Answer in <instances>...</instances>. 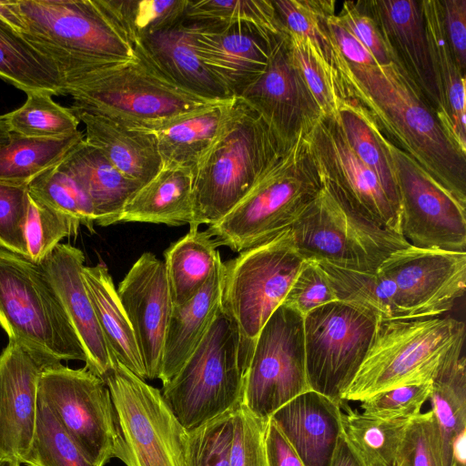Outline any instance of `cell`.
<instances>
[{
	"instance_id": "46",
	"label": "cell",
	"mask_w": 466,
	"mask_h": 466,
	"mask_svg": "<svg viewBox=\"0 0 466 466\" xmlns=\"http://www.w3.org/2000/svg\"><path fill=\"white\" fill-rule=\"evenodd\" d=\"M272 1L285 30L309 38L333 64V44L326 22L329 16L335 14V2L332 0Z\"/></svg>"
},
{
	"instance_id": "62",
	"label": "cell",
	"mask_w": 466,
	"mask_h": 466,
	"mask_svg": "<svg viewBox=\"0 0 466 466\" xmlns=\"http://www.w3.org/2000/svg\"><path fill=\"white\" fill-rule=\"evenodd\" d=\"M8 460L9 459H6V458H1L0 459V466H7Z\"/></svg>"
},
{
	"instance_id": "8",
	"label": "cell",
	"mask_w": 466,
	"mask_h": 466,
	"mask_svg": "<svg viewBox=\"0 0 466 466\" xmlns=\"http://www.w3.org/2000/svg\"><path fill=\"white\" fill-rule=\"evenodd\" d=\"M0 326L8 339L56 360L84 348L40 264L0 247Z\"/></svg>"
},
{
	"instance_id": "51",
	"label": "cell",
	"mask_w": 466,
	"mask_h": 466,
	"mask_svg": "<svg viewBox=\"0 0 466 466\" xmlns=\"http://www.w3.org/2000/svg\"><path fill=\"white\" fill-rule=\"evenodd\" d=\"M337 300L322 268L315 261L306 260L282 304L304 317L311 310Z\"/></svg>"
},
{
	"instance_id": "43",
	"label": "cell",
	"mask_w": 466,
	"mask_h": 466,
	"mask_svg": "<svg viewBox=\"0 0 466 466\" xmlns=\"http://www.w3.org/2000/svg\"><path fill=\"white\" fill-rule=\"evenodd\" d=\"M184 20L190 23H248L275 35L286 33L272 0H187Z\"/></svg>"
},
{
	"instance_id": "21",
	"label": "cell",
	"mask_w": 466,
	"mask_h": 466,
	"mask_svg": "<svg viewBox=\"0 0 466 466\" xmlns=\"http://www.w3.org/2000/svg\"><path fill=\"white\" fill-rule=\"evenodd\" d=\"M359 4L376 23L391 61L406 71L451 138L430 54L421 1L360 0Z\"/></svg>"
},
{
	"instance_id": "9",
	"label": "cell",
	"mask_w": 466,
	"mask_h": 466,
	"mask_svg": "<svg viewBox=\"0 0 466 466\" xmlns=\"http://www.w3.org/2000/svg\"><path fill=\"white\" fill-rule=\"evenodd\" d=\"M305 261L287 228L223 262L220 309L238 329L247 367L260 329L283 303Z\"/></svg>"
},
{
	"instance_id": "42",
	"label": "cell",
	"mask_w": 466,
	"mask_h": 466,
	"mask_svg": "<svg viewBox=\"0 0 466 466\" xmlns=\"http://www.w3.org/2000/svg\"><path fill=\"white\" fill-rule=\"evenodd\" d=\"M27 189L50 208L77 219L94 232L96 218L90 198L64 160L36 177Z\"/></svg>"
},
{
	"instance_id": "45",
	"label": "cell",
	"mask_w": 466,
	"mask_h": 466,
	"mask_svg": "<svg viewBox=\"0 0 466 466\" xmlns=\"http://www.w3.org/2000/svg\"><path fill=\"white\" fill-rule=\"evenodd\" d=\"M80 222L61 213L28 192L25 238L27 258L41 264L66 237L76 236Z\"/></svg>"
},
{
	"instance_id": "25",
	"label": "cell",
	"mask_w": 466,
	"mask_h": 466,
	"mask_svg": "<svg viewBox=\"0 0 466 466\" xmlns=\"http://www.w3.org/2000/svg\"><path fill=\"white\" fill-rule=\"evenodd\" d=\"M72 111L85 125V141L100 150L125 177L143 186L159 172L162 160L153 131L96 113Z\"/></svg>"
},
{
	"instance_id": "19",
	"label": "cell",
	"mask_w": 466,
	"mask_h": 466,
	"mask_svg": "<svg viewBox=\"0 0 466 466\" xmlns=\"http://www.w3.org/2000/svg\"><path fill=\"white\" fill-rule=\"evenodd\" d=\"M116 291L131 324L147 380L159 379L173 309L164 262L151 252L143 253Z\"/></svg>"
},
{
	"instance_id": "54",
	"label": "cell",
	"mask_w": 466,
	"mask_h": 466,
	"mask_svg": "<svg viewBox=\"0 0 466 466\" xmlns=\"http://www.w3.org/2000/svg\"><path fill=\"white\" fill-rule=\"evenodd\" d=\"M446 36L459 67L466 73V0H440Z\"/></svg>"
},
{
	"instance_id": "40",
	"label": "cell",
	"mask_w": 466,
	"mask_h": 466,
	"mask_svg": "<svg viewBox=\"0 0 466 466\" xmlns=\"http://www.w3.org/2000/svg\"><path fill=\"white\" fill-rule=\"evenodd\" d=\"M24 105L5 115L11 132L33 138H63L80 130L71 108L62 106L47 92H29Z\"/></svg>"
},
{
	"instance_id": "18",
	"label": "cell",
	"mask_w": 466,
	"mask_h": 466,
	"mask_svg": "<svg viewBox=\"0 0 466 466\" xmlns=\"http://www.w3.org/2000/svg\"><path fill=\"white\" fill-rule=\"evenodd\" d=\"M238 98L257 111L284 143L309 130L321 116L291 59L286 33L273 42L265 72Z\"/></svg>"
},
{
	"instance_id": "50",
	"label": "cell",
	"mask_w": 466,
	"mask_h": 466,
	"mask_svg": "<svg viewBox=\"0 0 466 466\" xmlns=\"http://www.w3.org/2000/svg\"><path fill=\"white\" fill-rule=\"evenodd\" d=\"M27 207V187L0 182V247L25 257Z\"/></svg>"
},
{
	"instance_id": "63",
	"label": "cell",
	"mask_w": 466,
	"mask_h": 466,
	"mask_svg": "<svg viewBox=\"0 0 466 466\" xmlns=\"http://www.w3.org/2000/svg\"><path fill=\"white\" fill-rule=\"evenodd\" d=\"M394 466H400V464H399V463H396Z\"/></svg>"
},
{
	"instance_id": "20",
	"label": "cell",
	"mask_w": 466,
	"mask_h": 466,
	"mask_svg": "<svg viewBox=\"0 0 466 466\" xmlns=\"http://www.w3.org/2000/svg\"><path fill=\"white\" fill-rule=\"evenodd\" d=\"M185 22L199 58L232 97H239L265 72L273 42L280 36L248 23Z\"/></svg>"
},
{
	"instance_id": "35",
	"label": "cell",
	"mask_w": 466,
	"mask_h": 466,
	"mask_svg": "<svg viewBox=\"0 0 466 466\" xmlns=\"http://www.w3.org/2000/svg\"><path fill=\"white\" fill-rule=\"evenodd\" d=\"M0 78L25 94L65 95V79L54 61L22 35L1 26Z\"/></svg>"
},
{
	"instance_id": "41",
	"label": "cell",
	"mask_w": 466,
	"mask_h": 466,
	"mask_svg": "<svg viewBox=\"0 0 466 466\" xmlns=\"http://www.w3.org/2000/svg\"><path fill=\"white\" fill-rule=\"evenodd\" d=\"M132 44L184 20L187 0H101Z\"/></svg>"
},
{
	"instance_id": "1",
	"label": "cell",
	"mask_w": 466,
	"mask_h": 466,
	"mask_svg": "<svg viewBox=\"0 0 466 466\" xmlns=\"http://www.w3.org/2000/svg\"><path fill=\"white\" fill-rule=\"evenodd\" d=\"M333 64L345 97L370 113L384 137L466 204V152L445 132L433 108L406 71L395 62L359 66L334 48Z\"/></svg>"
},
{
	"instance_id": "11",
	"label": "cell",
	"mask_w": 466,
	"mask_h": 466,
	"mask_svg": "<svg viewBox=\"0 0 466 466\" xmlns=\"http://www.w3.org/2000/svg\"><path fill=\"white\" fill-rule=\"evenodd\" d=\"M289 228L306 260L355 271L374 272L391 253L410 246L402 235L353 213L325 186Z\"/></svg>"
},
{
	"instance_id": "52",
	"label": "cell",
	"mask_w": 466,
	"mask_h": 466,
	"mask_svg": "<svg viewBox=\"0 0 466 466\" xmlns=\"http://www.w3.org/2000/svg\"><path fill=\"white\" fill-rule=\"evenodd\" d=\"M436 423L431 410L412 418L398 452L400 466H441Z\"/></svg>"
},
{
	"instance_id": "12",
	"label": "cell",
	"mask_w": 466,
	"mask_h": 466,
	"mask_svg": "<svg viewBox=\"0 0 466 466\" xmlns=\"http://www.w3.org/2000/svg\"><path fill=\"white\" fill-rule=\"evenodd\" d=\"M380 319L369 310L337 300L303 317L306 371L310 390L339 405L371 345Z\"/></svg>"
},
{
	"instance_id": "6",
	"label": "cell",
	"mask_w": 466,
	"mask_h": 466,
	"mask_svg": "<svg viewBox=\"0 0 466 466\" xmlns=\"http://www.w3.org/2000/svg\"><path fill=\"white\" fill-rule=\"evenodd\" d=\"M22 35L54 61L65 81L136 57L132 42L101 0H18Z\"/></svg>"
},
{
	"instance_id": "7",
	"label": "cell",
	"mask_w": 466,
	"mask_h": 466,
	"mask_svg": "<svg viewBox=\"0 0 466 466\" xmlns=\"http://www.w3.org/2000/svg\"><path fill=\"white\" fill-rule=\"evenodd\" d=\"M247 370L238 329L219 308L203 339L161 393L189 431L242 403Z\"/></svg>"
},
{
	"instance_id": "26",
	"label": "cell",
	"mask_w": 466,
	"mask_h": 466,
	"mask_svg": "<svg viewBox=\"0 0 466 466\" xmlns=\"http://www.w3.org/2000/svg\"><path fill=\"white\" fill-rule=\"evenodd\" d=\"M133 46H137L161 73L183 89L212 101L234 98L199 58L185 20Z\"/></svg>"
},
{
	"instance_id": "55",
	"label": "cell",
	"mask_w": 466,
	"mask_h": 466,
	"mask_svg": "<svg viewBox=\"0 0 466 466\" xmlns=\"http://www.w3.org/2000/svg\"><path fill=\"white\" fill-rule=\"evenodd\" d=\"M326 25L333 47L346 62L359 66H379L368 49L339 22L337 15L329 16Z\"/></svg>"
},
{
	"instance_id": "5",
	"label": "cell",
	"mask_w": 466,
	"mask_h": 466,
	"mask_svg": "<svg viewBox=\"0 0 466 466\" xmlns=\"http://www.w3.org/2000/svg\"><path fill=\"white\" fill-rule=\"evenodd\" d=\"M286 144L257 111L236 97L221 134L193 169L194 223L189 228L213 225L227 215Z\"/></svg>"
},
{
	"instance_id": "36",
	"label": "cell",
	"mask_w": 466,
	"mask_h": 466,
	"mask_svg": "<svg viewBox=\"0 0 466 466\" xmlns=\"http://www.w3.org/2000/svg\"><path fill=\"white\" fill-rule=\"evenodd\" d=\"M79 131L57 138H33L11 132L0 147V182L27 187L36 177L62 162L84 140Z\"/></svg>"
},
{
	"instance_id": "2",
	"label": "cell",
	"mask_w": 466,
	"mask_h": 466,
	"mask_svg": "<svg viewBox=\"0 0 466 466\" xmlns=\"http://www.w3.org/2000/svg\"><path fill=\"white\" fill-rule=\"evenodd\" d=\"M301 132L220 220L208 226L218 246L240 253L289 228L323 188L308 131Z\"/></svg>"
},
{
	"instance_id": "53",
	"label": "cell",
	"mask_w": 466,
	"mask_h": 466,
	"mask_svg": "<svg viewBox=\"0 0 466 466\" xmlns=\"http://www.w3.org/2000/svg\"><path fill=\"white\" fill-rule=\"evenodd\" d=\"M339 22L373 56L380 66L391 62L390 53L374 20L362 9L359 1H346L339 15Z\"/></svg>"
},
{
	"instance_id": "47",
	"label": "cell",
	"mask_w": 466,
	"mask_h": 466,
	"mask_svg": "<svg viewBox=\"0 0 466 466\" xmlns=\"http://www.w3.org/2000/svg\"><path fill=\"white\" fill-rule=\"evenodd\" d=\"M233 410L187 431L186 466H230Z\"/></svg>"
},
{
	"instance_id": "3",
	"label": "cell",
	"mask_w": 466,
	"mask_h": 466,
	"mask_svg": "<svg viewBox=\"0 0 466 466\" xmlns=\"http://www.w3.org/2000/svg\"><path fill=\"white\" fill-rule=\"evenodd\" d=\"M132 60L97 68L65 81L70 108L106 116L123 124L156 130L219 102L194 95L168 79L134 46ZM224 101V100H223Z\"/></svg>"
},
{
	"instance_id": "32",
	"label": "cell",
	"mask_w": 466,
	"mask_h": 466,
	"mask_svg": "<svg viewBox=\"0 0 466 466\" xmlns=\"http://www.w3.org/2000/svg\"><path fill=\"white\" fill-rule=\"evenodd\" d=\"M431 62L451 138L466 151L465 75L450 47L440 0H420Z\"/></svg>"
},
{
	"instance_id": "33",
	"label": "cell",
	"mask_w": 466,
	"mask_h": 466,
	"mask_svg": "<svg viewBox=\"0 0 466 466\" xmlns=\"http://www.w3.org/2000/svg\"><path fill=\"white\" fill-rule=\"evenodd\" d=\"M336 117L352 151L378 177L389 198L400 208L389 141L370 113L354 97L347 96L341 99Z\"/></svg>"
},
{
	"instance_id": "38",
	"label": "cell",
	"mask_w": 466,
	"mask_h": 466,
	"mask_svg": "<svg viewBox=\"0 0 466 466\" xmlns=\"http://www.w3.org/2000/svg\"><path fill=\"white\" fill-rule=\"evenodd\" d=\"M342 433L363 466H394L411 419L382 420L340 405Z\"/></svg>"
},
{
	"instance_id": "23",
	"label": "cell",
	"mask_w": 466,
	"mask_h": 466,
	"mask_svg": "<svg viewBox=\"0 0 466 466\" xmlns=\"http://www.w3.org/2000/svg\"><path fill=\"white\" fill-rule=\"evenodd\" d=\"M84 262L82 250L58 244L40 265L84 348L86 366L104 380L117 361L108 350L87 293Z\"/></svg>"
},
{
	"instance_id": "29",
	"label": "cell",
	"mask_w": 466,
	"mask_h": 466,
	"mask_svg": "<svg viewBox=\"0 0 466 466\" xmlns=\"http://www.w3.org/2000/svg\"><path fill=\"white\" fill-rule=\"evenodd\" d=\"M64 163L87 193L94 209L95 224L107 227L118 223L126 203L141 185L125 177L85 138Z\"/></svg>"
},
{
	"instance_id": "59",
	"label": "cell",
	"mask_w": 466,
	"mask_h": 466,
	"mask_svg": "<svg viewBox=\"0 0 466 466\" xmlns=\"http://www.w3.org/2000/svg\"><path fill=\"white\" fill-rule=\"evenodd\" d=\"M466 430L461 431L452 442V461L454 466H466Z\"/></svg>"
},
{
	"instance_id": "57",
	"label": "cell",
	"mask_w": 466,
	"mask_h": 466,
	"mask_svg": "<svg viewBox=\"0 0 466 466\" xmlns=\"http://www.w3.org/2000/svg\"><path fill=\"white\" fill-rule=\"evenodd\" d=\"M0 26L23 35L27 26L18 0H0Z\"/></svg>"
},
{
	"instance_id": "28",
	"label": "cell",
	"mask_w": 466,
	"mask_h": 466,
	"mask_svg": "<svg viewBox=\"0 0 466 466\" xmlns=\"http://www.w3.org/2000/svg\"><path fill=\"white\" fill-rule=\"evenodd\" d=\"M119 222L181 226L194 223L193 170L162 167L126 203Z\"/></svg>"
},
{
	"instance_id": "44",
	"label": "cell",
	"mask_w": 466,
	"mask_h": 466,
	"mask_svg": "<svg viewBox=\"0 0 466 466\" xmlns=\"http://www.w3.org/2000/svg\"><path fill=\"white\" fill-rule=\"evenodd\" d=\"M22 463L27 466H96L39 397L33 441Z\"/></svg>"
},
{
	"instance_id": "58",
	"label": "cell",
	"mask_w": 466,
	"mask_h": 466,
	"mask_svg": "<svg viewBox=\"0 0 466 466\" xmlns=\"http://www.w3.org/2000/svg\"><path fill=\"white\" fill-rule=\"evenodd\" d=\"M329 466H363L342 432L339 437Z\"/></svg>"
},
{
	"instance_id": "31",
	"label": "cell",
	"mask_w": 466,
	"mask_h": 466,
	"mask_svg": "<svg viewBox=\"0 0 466 466\" xmlns=\"http://www.w3.org/2000/svg\"><path fill=\"white\" fill-rule=\"evenodd\" d=\"M82 276L112 357L137 377L147 380L131 324L106 265L84 266Z\"/></svg>"
},
{
	"instance_id": "10",
	"label": "cell",
	"mask_w": 466,
	"mask_h": 466,
	"mask_svg": "<svg viewBox=\"0 0 466 466\" xmlns=\"http://www.w3.org/2000/svg\"><path fill=\"white\" fill-rule=\"evenodd\" d=\"M104 380L116 417V458L127 466H186L187 431L161 390L118 361Z\"/></svg>"
},
{
	"instance_id": "30",
	"label": "cell",
	"mask_w": 466,
	"mask_h": 466,
	"mask_svg": "<svg viewBox=\"0 0 466 466\" xmlns=\"http://www.w3.org/2000/svg\"><path fill=\"white\" fill-rule=\"evenodd\" d=\"M235 100L208 105L153 130L162 167L181 166L193 170L221 134Z\"/></svg>"
},
{
	"instance_id": "24",
	"label": "cell",
	"mask_w": 466,
	"mask_h": 466,
	"mask_svg": "<svg viewBox=\"0 0 466 466\" xmlns=\"http://www.w3.org/2000/svg\"><path fill=\"white\" fill-rule=\"evenodd\" d=\"M340 405L309 390L275 411L277 424L305 466H329L342 432Z\"/></svg>"
},
{
	"instance_id": "37",
	"label": "cell",
	"mask_w": 466,
	"mask_h": 466,
	"mask_svg": "<svg viewBox=\"0 0 466 466\" xmlns=\"http://www.w3.org/2000/svg\"><path fill=\"white\" fill-rule=\"evenodd\" d=\"M429 400L436 423L441 466H453L452 442L466 430V359L461 355L432 380Z\"/></svg>"
},
{
	"instance_id": "56",
	"label": "cell",
	"mask_w": 466,
	"mask_h": 466,
	"mask_svg": "<svg viewBox=\"0 0 466 466\" xmlns=\"http://www.w3.org/2000/svg\"><path fill=\"white\" fill-rule=\"evenodd\" d=\"M265 451L268 466H305L291 444L271 419L268 420L266 429Z\"/></svg>"
},
{
	"instance_id": "16",
	"label": "cell",
	"mask_w": 466,
	"mask_h": 466,
	"mask_svg": "<svg viewBox=\"0 0 466 466\" xmlns=\"http://www.w3.org/2000/svg\"><path fill=\"white\" fill-rule=\"evenodd\" d=\"M389 147L397 176L402 237L420 248L465 252L466 204L390 141Z\"/></svg>"
},
{
	"instance_id": "15",
	"label": "cell",
	"mask_w": 466,
	"mask_h": 466,
	"mask_svg": "<svg viewBox=\"0 0 466 466\" xmlns=\"http://www.w3.org/2000/svg\"><path fill=\"white\" fill-rule=\"evenodd\" d=\"M392 319L438 317L466 289V253L413 246L391 253L376 270Z\"/></svg>"
},
{
	"instance_id": "22",
	"label": "cell",
	"mask_w": 466,
	"mask_h": 466,
	"mask_svg": "<svg viewBox=\"0 0 466 466\" xmlns=\"http://www.w3.org/2000/svg\"><path fill=\"white\" fill-rule=\"evenodd\" d=\"M55 361L10 339L0 353V459L22 464L33 441L39 378Z\"/></svg>"
},
{
	"instance_id": "49",
	"label": "cell",
	"mask_w": 466,
	"mask_h": 466,
	"mask_svg": "<svg viewBox=\"0 0 466 466\" xmlns=\"http://www.w3.org/2000/svg\"><path fill=\"white\" fill-rule=\"evenodd\" d=\"M432 381L395 387L361 401L363 413L382 420L412 419L429 400Z\"/></svg>"
},
{
	"instance_id": "13",
	"label": "cell",
	"mask_w": 466,
	"mask_h": 466,
	"mask_svg": "<svg viewBox=\"0 0 466 466\" xmlns=\"http://www.w3.org/2000/svg\"><path fill=\"white\" fill-rule=\"evenodd\" d=\"M39 397L85 456L104 466L117 453V431L109 390L86 366L71 369L61 361L42 371Z\"/></svg>"
},
{
	"instance_id": "64",
	"label": "cell",
	"mask_w": 466,
	"mask_h": 466,
	"mask_svg": "<svg viewBox=\"0 0 466 466\" xmlns=\"http://www.w3.org/2000/svg\"><path fill=\"white\" fill-rule=\"evenodd\" d=\"M454 466V465H453Z\"/></svg>"
},
{
	"instance_id": "4",
	"label": "cell",
	"mask_w": 466,
	"mask_h": 466,
	"mask_svg": "<svg viewBox=\"0 0 466 466\" xmlns=\"http://www.w3.org/2000/svg\"><path fill=\"white\" fill-rule=\"evenodd\" d=\"M464 338V323L453 318L380 320L342 400L361 402L395 387L432 381L461 356Z\"/></svg>"
},
{
	"instance_id": "48",
	"label": "cell",
	"mask_w": 466,
	"mask_h": 466,
	"mask_svg": "<svg viewBox=\"0 0 466 466\" xmlns=\"http://www.w3.org/2000/svg\"><path fill=\"white\" fill-rule=\"evenodd\" d=\"M268 422L255 416L242 403L233 410L230 466H268L265 451Z\"/></svg>"
},
{
	"instance_id": "34",
	"label": "cell",
	"mask_w": 466,
	"mask_h": 466,
	"mask_svg": "<svg viewBox=\"0 0 466 466\" xmlns=\"http://www.w3.org/2000/svg\"><path fill=\"white\" fill-rule=\"evenodd\" d=\"M218 244L208 230L189 231L165 251V268L173 306L194 297L221 260Z\"/></svg>"
},
{
	"instance_id": "60",
	"label": "cell",
	"mask_w": 466,
	"mask_h": 466,
	"mask_svg": "<svg viewBox=\"0 0 466 466\" xmlns=\"http://www.w3.org/2000/svg\"><path fill=\"white\" fill-rule=\"evenodd\" d=\"M11 131L7 126L5 115L0 116V147L9 141Z\"/></svg>"
},
{
	"instance_id": "27",
	"label": "cell",
	"mask_w": 466,
	"mask_h": 466,
	"mask_svg": "<svg viewBox=\"0 0 466 466\" xmlns=\"http://www.w3.org/2000/svg\"><path fill=\"white\" fill-rule=\"evenodd\" d=\"M223 272L221 259L194 297L173 306L164 342L162 386L179 371L210 328L220 308Z\"/></svg>"
},
{
	"instance_id": "61",
	"label": "cell",
	"mask_w": 466,
	"mask_h": 466,
	"mask_svg": "<svg viewBox=\"0 0 466 466\" xmlns=\"http://www.w3.org/2000/svg\"><path fill=\"white\" fill-rule=\"evenodd\" d=\"M7 466H21V463L17 461L8 460Z\"/></svg>"
},
{
	"instance_id": "39",
	"label": "cell",
	"mask_w": 466,
	"mask_h": 466,
	"mask_svg": "<svg viewBox=\"0 0 466 466\" xmlns=\"http://www.w3.org/2000/svg\"><path fill=\"white\" fill-rule=\"evenodd\" d=\"M287 34L288 46L293 63L322 115L336 116L344 87L333 64L309 38Z\"/></svg>"
},
{
	"instance_id": "14",
	"label": "cell",
	"mask_w": 466,
	"mask_h": 466,
	"mask_svg": "<svg viewBox=\"0 0 466 466\" xmlns=\"http://www.w3.org/2000/svg\"><path fill=\"white\" fill-rule=\"evenodd\" d=\"M309 390L303 316L281 304L256 339L242 404L258 418L268 420L279 408Z\"/></svg>"
},
{
	"instance_id": "17",
	"label": "cell",
	"mask_w": 466,
	"mask_h": 466,
	"mask_svg": "<svg viewBox=\"0 0 466 466\" xmlns=\"http://www.w3.org/2000/svg\"><path fill=\"white\" fill-rule=\"evenodd\" d=\"M308 137L329 191L359 217L400 234V208L389 198L378 177L352 151L336 116H320L308 131Z\"/></svg>"
}]
</instances>
